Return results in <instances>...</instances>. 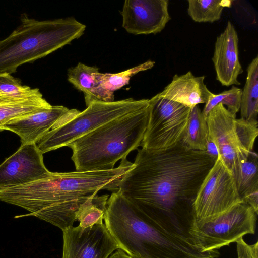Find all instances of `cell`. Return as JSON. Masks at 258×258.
Wrapping results in <instances>:
<instances>
[{"label": "cell", "mask_w": 258, "mask_h": 258, "mask_svg": "<svg viewBox=\"0 0 258 258\" xmlns=\"http://www.w3.org/2000/svg\"><path fill=\"white\" fill-rule=\"evenodd\" d=\"M148 102L149 119L141 143L142 148L165 149L180 142L191 109L158 94Z\"/></svg>", "instance_id": "obj_9"}, {"label": "cell", "mask_w": 258, "mask_h": 258, "mask_svg": "<svg viewBox=\"0 0 258 258\" xmlns=\"http://www.w3.org/2000/svg\"><path fill=\"white\" fill-rule=\"evenodd\" d=\"M215 161L181 142L162 150L142 148L119 181L117 192L155 225L194 245L190 235L194 203Z\"/></svg>", "instance_id": "obj_1"}, {"label": "cell", "mask_w": 258, "mask_h": 258, "mask_svg": "<svg viewBox=\"0 0 258 258\" xmlns=\"http://www.w3.org/2000/svg\"><path fill=\"white\" fill-rule=\"evenodd\" d=\"M242 90L232 86L229 90L224 91L215 95L213 94L209 99L202 111L206 118L210 111L218 104L221 103L227 106V109L233 115H235L240 110Z\"/></svg>", "instance_id": "obj_25"}, {"label": "cell", "mask_w": 258, "mask_h": 258, "mask_svg": "<svg viewBox=\"0 0 258 258\" xmlns=\"http://www.w3.org/2000/svg\"><path fill=\"white\" fill-rule=\"evenodd\" d=\"M257 159V155L253 151L241 164L235 182L238 193L242 201L258 192Z\"/></svg>", "instance_id": "obj_23"}, {"label": "cell", "mask_w": 258, "mask_h": 258, "mask_svg": "<svg viewBox=\"0 0 258 258\" xmlns=\"http://www.w3.org/2000/svg\"><path fill=\"white\" fill-rule=\"evenodd\" d=\"M231 1L188 0L187 13L196 22L213 23L218 21L225 7H230Z\"/></svg>", "instance_id": "obj_21"}, {"label": "cell", "mask_w": 258, "mask_h": 258, "mask_svg": "<svg viewBox=\"0 0 258 258\" xmlns=\"http://www.w3.org/2000/svg\"><path fill=\"white\" fill-rule=\"evenodd\" d=\"M109 258H133L121 249H117Z\"/></svg>", "instance_id": "obj_29"}, {"label": "cell", "mask_w": 258, "mask_h": 258, "mask_svg": "<svg viewBox=\"0 0 258 258\" xmlns=\"http://www.w3.org/2000/svg\"><path fill=\"white\" fill-rule=\"evenodd\" d=\"M206 121L209 137L216 144L219 157L236 181L242 163L253 151L258 135L257 120L236 119L219 103L208 113Z\"/></svg>", "instance_id": "obj_6"}, {"label": "cell", "mask_w": 258, "mask_h": 258, "mask_svg": "<svg viewBox=\"0 0 258 258\" xmlns=\"http://www.w3.org/2000/svg\"><path fill=\"white\" fill-rule=\"evenodd\" d=\"M35 143L21 145L0 165V189L26 184L51 175Z\"/></svg>", "instance_id": "obj_12"}, {"label": "cell", "mask_w": 258, "mask_h": 258, "mask_svg": "<svg viewBox=\"0 0 258 258\" xmlns=\"http://www.w3.org/2000/svg\"><path fill=\"white\" fill-rule=\"evenodd\" d=\"M212 59L216 79L222 86L240 85L238 77L243 71L239 59L238 36L230 21L217 37Z\"/></svg>", "instance_id": "obj_15"}, {"label": "cell", "mask_w": 258, "mask_h": 258, "mask_svg": "<svg viewBox=\"0 0 258 258\" xmlns=\"http://www.w3.org/2000/svg\"><path fill=\"white\" fill-rule=\"evenodd\" d=\"M155 62L148 60L127 70L118 73H93L96 81L91 98V103L95 101L111 102L114 101V91L127 85L130 78L138 73L152 68Z\"/></svg>", "instance_id": "obj_17"}, {"label": "cell", "mask_w": 258, "mask_h": 258, "mask_svg": "<svg viewBox=\"0 0 258 258\" xmlns=\"http://www.w3.org/2000/svg\"><path fill=\"white\" fill-rule=\"evenodd\" d=\"M133 165L125 158L109 170L51 172L50 176L26 184L0 189V201L20 207L62 231L73 226L83 203L102 189L117 192L123 175Z\"/></svg>", "instance_id": "obj_2"}, {"label": "cell", "mask_w": 258, "mask_h": 258, "mask_svg": "<svg viewBox=\"0 0 258 258\" xmlns=\"http://www.w3.org/2000/svg\"><path fill=\"white\" fill-rule=\"evenodd\" d=\"M149 115L148 105L106 122L70 144L68 147L72 150L71 159L76 171L114 169L118 160L141 145Z\"/></svg>", "instance_id": "obj_4"}, {"label": "cell", "mask_w": 258, "mask_h": 258, "mask_svg": "<svg viewBox=\"0 0 258 258\" xmlns=\"http://www.w3.org/2000/svg\"><path fill=\"white\" fill-rule=\"evenodd\" d=\"M52 106L43 97L19 102L0 103V131L9 121Z\"/></svg>", "instance_id": "obj_22"}, {"label": "cell", "mask_w": 258, "mask_h": 258, "mask_svg": "<svg viewBox=\"0 0 258 258\" xmlns=\"http://www.w3.org/2000/svg\"><path fill=\"white\" fill-rule=\"evenodd\" d=\"M148 100L128 98L111 102H93L82 112L50 130L36 144L43 154L68 146L106 122L147 107Z\"/></svg>", "instance_id": "obj_7"}, {"label": "cell", "mask_w": 258, "mask_h": 258, "mask_svg": "<svg viewBox=\"0 0 258 258\" xmlns=\"http://www.w3.org/2000/svg\"><path fill=\"white\" fill-rule=\"evenodd\" d=\"M62 233V258H109L119 249L104 223L86 228L72 226Z\"/></svg>", "instance_id": "obj_11"}, {"label": "cell", "mask_w": 258, "mask_h": 258, "mask_svg": "<svg viewBox=\"0 0 258 258\" xmlns=\"http://www.w3.org/2000/svg\"><path fill=\"white\" fill-rule=\"evenodd\" d=\"M80 111L62 105L52 106L29 115L9 121L3 126L18 135L21 145L36 143L51 129L75 116Z\"/></svg>", "instance_id": "obj_14"}, {"label": "cell", "mask_w": 258, "mask_h": 258, "mask_svg": "<svg viewBox=\"0 0 258 258\" xmlns=\"http://www.w3.org/2000/svg\"><path fill=\"white\" fill-rule=\"evenodd\" d=\"M237 258H258V242L246 243L243 238L236 241Z\"/></svg>", "instance_id": "obj_27"}, {"label": "cell", "mask_w": 258, "mask_h": 258, "mask_svg": "<svg viewBox=\"0 0 258 258\" xmlns=\"http://www.w3.org/2000/svg\"><path fill=\"white\" fill-rule=\"evenodd\" d=\"M104 224L119 249L133 258H217L156 226L118 192L108 198Z\"/></svg>", "instance_id": "obj_3"}, {"label": "cell", "mask_w": 258, "mask_h": 258, "mask_svg": "<svg viewBox=\"0 0 258 258\" xmlns=\"http://www.w3.org/2000/svg\"><path fill=\"white\" fill-rule=\"evenodd\" d=\"M204 79L205 76L196 77L190 71L175 74L158 95L192 109L199 104H206L214 94L207 87Z\"/></svg>", "instance_id": "obj_16"}, {"label": "cell", "mask_w": 258, "mask_h": 258, "mask_svg": "<svg viewBox=\"0 0 258 258\" xmlns=\"http://www.w3.org/2000/svg\"><path fill=\"white\" fill-rule=\"evenodd\" d=\"M257 213L242 202L212 218H195L190 235L195 246L203 252L218 250L236 242L247 234H254Z\"/></svg>", "instance_id": "obj_8"}, {"label": "cell", "mask_w": 258, "mask_h": 258, "mask_svg": "<svg viewBox=\"0 0 258 258\" xmlns=\"http://www.w3.org/2000/svg\"><path fill=\"white\" fill-rule=\"evenodd\" d=\"M242 202L233 175L219 156L195 198L196 218L201 220L212 218Z\"/></svg>", "instance_id": "obj_10"}, {"label": "cell", "mask_w": 258, "mask_h": 258, "mask_svg": "<svg viewBox=\"0 0 258 258\" xmlns=\"http://www.w3.org/2000/svg\"><path fill=\"white\" fill-rule=\"evenodd\" d=\"M21 24L0 41V73L11 74L80 38L86 26L75 18L39 21L23 14Z\"/></svg>", "instance_id": "obj_5"}, {"label": "cell", "mask_w": 258, "mask_h": 258, "mask_svg": "<svg viewBox=\"0 0 258 258\" xmlns=\"http://www.w3.org/2000/svg\"><path fill=\"white\" fill-rule=\"evenodd\" d=\"M25 87L20 79L11 74L0 73V93L19 91Z\"/></svg>", "instance_id": "obj_26"}, {"label": "cell", "mask_w": 258, "mask_h": 258, "mask_svg": "<svg viewBox=\"0 0 258 258\" xmlns=\"http://www.w3.org/2000/svg\"><path fill=\"white\" fill-rule=\"evenodd\" d=\"M99 70L97 67L88 66L79 62L67 71L68 81L84 93L87 107L91 103L92 92L96 85L92 74L98 72Z\"/></svg>", "instance_id": "obj_24"}, {"label": "cell", "mask_w": 258, "mask_h": 258, "mask_svg": "<svg viewBox=\"0 0 258 258\" xmlns=\"http://www.w3.org/2000/svg\"><path fill=\"white\" fill-rule=\"evenodd\" d=\"M208 138L209 130L206 119L197 105L191 109L180 142L190 150L205 151Z\"/></svg>", "instance_id": "obj_19"}, {"label": "cell", "mask_w": 258, "mask_h": 258, "mask_svg": "<svg viewBox=\"0 0 258 258\" xmlns=\"http://www.w3.org/2000/svg\"><path fill=\"white\" fill-rule=\"evenodd\" d=\"M168 0H126L120 13L122 27L134 35L157 34L171 20Z\"/></svg>", "instance_id": "obj_13"}, {"label": "cell", "mask_w": 258, "mask_h": 258, "mask_svg": "<svg viewBox=\"0 0 258 258\" xmlns=\"http://www.w3.org/2000/svg\"><path fill=\"white\" fill-rule=\"evenodd\" d=\"M240 118L246 121L257 120L258 56L252 60L247 68L246 82L242 91Z\"/></svg>", "instance_id": "obj_18"}, {"label": "cell", "mask_w": 258, "mask_h": 258, "mask_svg": "<svg viewBox=\"0 0 258 258\" xmlns=\"http://www.w3.org/2000/svg\"><path fill=\"white\" fill-rule=\"evenodd\" d=\"M108 198V195L96 194L81 204L75 213V219L80 222L79 225L86 228L103 224Z\"/></svg>", "instance_id": "obj_20"}, {"label": "cell", "mask_w": 258, "mask_h": 258, "mask_svg": "<svg viewBox=\"0 0 258 258\" xmlns=\"http://www.w3.org/2000/svg\"><path fill=\"white\" fill-rule=\"evenodd\" d=\"M205 152L215 160H216L219 155L218 149L216 144L209 137L207 142Z\"/></svg>", "instance_id": "obj_28"}]
</instances>
